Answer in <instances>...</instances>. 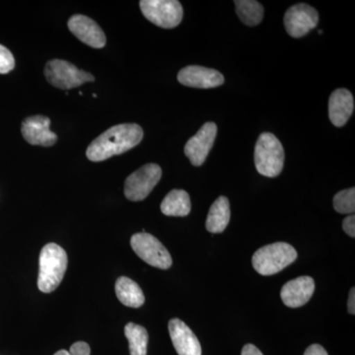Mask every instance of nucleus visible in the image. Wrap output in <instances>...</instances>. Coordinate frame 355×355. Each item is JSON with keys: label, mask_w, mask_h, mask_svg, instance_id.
<instances>
[{"label": "nucleus", "mask_w": 355, "mask_h": 355, "mask_svg": "<svg viewBox=\"0 0 355 355\" xmlns=\"http://www.w3.org/2000/svg\"><path fill=\"white\" fill-rule=\"evenodd\" d=\"M336 211L342 214H352L355 211V189H347L336 193L334 198Z\"/></svg>", "instance_id": "obj_22"}, {"label": "nucleus", "mask_w": 355, "mask_h": 355, "mask_svg": "<svg viewBox=\"0 0 355 355\" xmlns=\"http://www.w3.org/2000/svg\"><path fill=\"white\" fill-rule=\"evenodd\" d=\"M135 253L148 265L161 270L171 268V254L157 238L146 232L137 233L130 239Z\"/></svg>", "instance_id": "obj_7"}, {"label": "nucleus", "mask_w": 355, "mask_h": 355, "mask_svg": "<svg viewBox=\"0 0 355 355\" xmlns=\"http://www.w3.org/2000/svg\"><path fill=\"white\" fill-rule=\"evenodd\" d=\"M67 268V252L55 243L46 244L40 254V291L44 293H51L55 291L64 279Z\"/></svg>", "instance_id": "obj_2"}, {"label": "nucleus", "mask_w": 355, "mask_h": 355, "mask_svg": "<svg viewBox=\"0 0 355 355\" xmlns=\"http://www.w3.org/2000/svg\"><path fill=\"white\" fill-rule=\"evenodd\" d=\"M314 291V279L311 277H300L284 284L280 297L287 307L299 308L310 300Z\"/></svg>", "instance_id": "obj_15"}, {"label": "nucleus", "mask_w": 355, "mask_h": 355, "mask_svg": "<svg viewBox=\"0 0 355 355\" xmlns=\"http://www.w3.org/2000/svg\"><path fill=\"white\" fill-rule=\"evenodd\" d=\"M230 203L226 197H219L210 207L207 216V230L210 233H221L225 230L230 221Z\"/></svg>", "instance_id": "obj_17"}, {"label": "nucleus", "mask_w": 355, "mask_h": 355, "mask_svg": "<svg viewBox=\"0 0 355 355\" xmlns=\"http://www.w3.org/2000/svg\"><path fill=\"white\" fill-rule=\"evenodd\" d=\"M178 80L188 87L209 89L222 85L224 76L216 69L190 65L178 73Z\"/></svg>", "instance_id": "obj_13"}, {"label": "nucleus", "mask_w": 355, "mask_h": 355, "mask_svg": "<svg viewBox=\"0 0 355 355\" xmlns=\"http://www.w3.org/2000/svg\"><path fill=\"white\" fill-rule=\"evenodd\" d=\"M304 355H328V352L320 345H312L306 349Z\"/></svg>", "instance_id": "obj_26"}, {"label": "nucleus", "mask_w": 355, "mask_h": 355, "mask_svg": "<svg viewBox=\"0 0 355 355\" xmlns=\"http://www.w3.org/2000/svg\"><path fill=\"white\" fill-rule=\"evenodd\" d=\"M284 149L279 139L270 132L261 133L254 147V166L263 176H279L284 169Z\"/></svg>", "instance_id": "obj_3"}, {"label": "nucleus", "mask_w": 355, "mask_h": 355, "mask_svg": "<svg viewBox=\"0 0 355 355\" xmlns=\"http://www.w3.org/2000/svg\"><path fill=\"white\" fill-rule=\"evenodd\" d=\"M297 252L287 243L277 242L257 250L252 263L261 275H272L282 272L297 259Z\"/></svg>", "instance_id": "obj_4"}, {"label": "nucleus", "mask_w": 355, "mask_h": 355, "mask_svg": "<svg viewBox=\"0 0 355 355\" xmlns=\"http://www.w3.org/2000/svg\"><path fill=\"white\" fill-rule=\"evenodd\" d=\"M15 67V60L11 51L0 44V74L10 72Z\"/></svg>", "instance_id": "obj_23"}, {"label": "nucleus", "mask_w": 355, "mask_h": 355, "mask_svg": "<svg viewBox=\"0 0 355 355\" xmlns=\"http://www.w3.org/2000/svg\"><path fill=\"white\" fill-rule=\"evenodd\" d=\"M125 335L130 343V355H146L148 333L140 324L128 323L125 327Z\"/></svg>", "instance_id": "obj_21"}, {"label": "nucleus", "mask_w": 355, "mask_h": 355, "mask_svg": "<svg viewBox=\"0 0 355 355\" xmlns=\"http://www.w3.org/2000/svg\"><path fill=\"white\" fill-rule=\"evenodd\" d=\"M70 32L80 40L83 43L95 49H101L106 46V36L100 26L87 16H72L67 23Z\"/></svg>", "instance_id": "obj_12"}, {"label": "nucleus", "mask_w": 355, "mask_h": 355, "mask_svg": "<svg viewBox=\"0 0 355 355\" xmlns=\"http://www.w3.org/2000/svg\"><path fill=\"white\" fill-rule=\"evenodd\" d=\"M44 76L49 83L62 90L79 87L84 83L95 80L92 74L78 69L76 65L62 60L49 62L44 69Z\"/></svg>", "instance_id": "obj_5"}, {"label": "nucleus", "mask_w": 355, "mask_h": 355, "mask_svg": "<svg viewBox=\"0 0 355 355\" xmlns=\"http://www.w3.org/2000/svg\"><path fill=\"white\" fill-rule=\"evenodd\" d=\"M53 355H69V354L67 350H60V352H55Z\"/></svg>", "instance_id": "obj_29"}, {"label": "nucleus", "mask_w": 355, "mask_h": 355, "mask_svg": "<svg viewBox=\"0 0 355 355\" xmlns=\"http://www.w3.org/2000/svg\"><path fill=\"white\" fill-rule=\"evenodd\" d=\"M139 6L147 20L164 29L177 27L183 19V6L177 0H141Z\"/></svg>", "instance_id": "obj_6"}, {"label": "nucleus", "mask_w": 355, "mask_h": 355, "mask_svg": "<svg viewBox=\"0 0 355 355\" xmlns=\"http://www.w3.org/2000/svg\"><path fill=\"white\" fill-rule=\"evenodd\" d=\"M241 355H263L261 354V350L258 347H254V345H246L242 349Z\"/></svg>", "instance_id": "obj_27"}, {"label": "nucleus", "mask_w": 355, "mask_h": 355, "mask_svg": "<svg viewBox=\"0 0 355 355\" xmlns=\"http://www.w3.org/2000/svg\"><path fill=\"white\" fill-rule=\"evenodd\" d=\"M91 349L88 343L77 342L70 347L69 355H90Z\"/></svg>", "instance_id": "obj_24"}, {"label": "nucleus", "mask_w": 355, "mask_h": 355, "mask_svg": "<svg viewBox=\"0 0 355 355\" xmlns=\"http://www.w3.org/2000/svg\"><path fill=\"white\" fill-rule=\"evenodd\" d=\"M191 198L183 190H173L161 203V211L167 216H187L191 212Z\"/></svg>", "instance_id": "obj_19"}, {"label": "nucleus", "mask_w": 355, "mask_h": 355, "mask_svg": "<svg viewBox=\"0 0 355 355\" xmlns=\"http://www.w3.org/2000/svg\"><path fill=\"white\" fill-rule=\"evenodd\" d=\"M116 297L123 305L130 308H139L146 302L144 292L137 282L127 277H121L116 282Z\"/></svg>", "instance_id": "obj_18"}, {"label": "nucleus", "mask_w": 355, "mask_h": 355, "mask_svg": "<svg viewBox=\"0 0 355 355\" xmlns=\"http://www.w3.org/2000/svg\"><path fill=\"white\" fill-rule=\"evenodd\" d=\"M162 177V170L157 164L142 166L127 178L125 183V195L132 202H140L148 197Z\"/></svg>", "instance_id": "obj_8"}, {"label": "nucleus", "mask_w": 355, "mask_h": 355, "mask_svg": "<svg viewBox=\"0 0 355 355\" xmlns=\"http://www.w3.org/2000/svg\"><path fill=\"white\" fill-rule=\"evenodd\" d=\"M343 228L345 232L352 238L355 237V216L354 214L347 216L343 222Z\"/></svg>", "instance_id": "obj_25"}, {"label": "nucleus", "mask_w": 355, "mask_h": 355, "mask_svg": "<svg viewBox=\"0 0 355 355\" xmlns=\"http://www.w3.org/2000/svg\"><path fill=\"white\" fill-rule=\"evenodd\" d=\"M318 22L319 13L314 7L306 3L291 7L284 15V26L292 38H302L311 30L316 28Z\"/></svg>", "instance_id": "obj_9"}, {"label": "nucleus", "mask_w": 355, "mask_h": 355, "mask_svg": "<svg viewBox=\"0 0 355 355\" xmlns=\"http://www.w3.org/2000/svg\"><path fill=\"white\" fill-rule=\"evenodd\" d=\"M354 110V100L347 89H338L331 93L329 101V116L336 127H343Z\"/></svg>", "instance_id": "obj_16"}, {"label": "nucleus", "mask_w": 355, "mask_h": 355, "mask_svg": "<svg viewBox=\"0 0 355 355\" xmlns=\"http://www.w3.org/2000/svg\"><path fill=\"white\" fill-rule=\"evenodd\" d=\"M50 125V119L39 114L26 119L22 123L21 130L26 141L32 146L50 147L58 140L57 135L51 132Z\"/></svg>", "instance_id": "obj_11"}, {"label": "nucleus", "mask_w": 355, "mask_h": 355, "mask_svg": "<svg viewBox=\"0 0 355 355\" xmlns=\"http://www.w3.org/2000/svg\"><path fill=\"white\" fill-rule=\"evenodd\" d=\"M236 12L240 20L248 26L260 24L263 18V7L254 0H236Z\"/></svg>", "instance_id": "obj_20"}, {"label": "nucleus", "mask_w": 355, "mask_h": 355, "mask_svg": "<svg viewBox=\"0 0 355 355\" xmlns=\"http://www.w3.org/2000/svg\"><path fill=\"white\" fill-rule=\"evenodd\" d=\"M173 345L179 355H202V347L197 336L186 323L172 319L168 324Z\"/></svg>", "instance_id": "obj_14"}, {"label": "nucleus", "mask_w": 355, "mask_h": 355, "mask_svg": "<svg viewBox=\"0 0 355 355\" xmlns=\"http://www.w3.org/2000/svg\"><path fill=\"white\" fill-rule=\"evenodd\" d=\"M347 309H349V314H355V291L354 287H352L349 291V302H347Z\"/></svg>", "instance_id": "obj_28"}, {"label": "nucleus", "mask_w": 355, "mask_h": 355, "mask_svg": "<svg viewBox=\"0 0 355 355\" xmlns=\"http://www.w3.org/2000/svg\"><path fill=\"white\" fill-rule=\"evenodd\" d=\"M217 135V125L211 121L205 123L197 135L184 146V154L193 166H202L214 146Z\"/></svg>", "instance_id": "obj_10"}, {"label": "nucleus", "mask_w": 355, "mask_h": 355, "mask_svg": "<svg viewBox=\"0 0 355 355\" xmlns=\"http://www.w3.org/2000/svg\"><path fill=\"white\" fill-rule=\"evenodd\" d=\"M144 139V130L137 123H121L109 128L91 142L86 156L92 162H101L127 153Z\"/></svg>", "instance_id": "obj_1"}]
</instances>
